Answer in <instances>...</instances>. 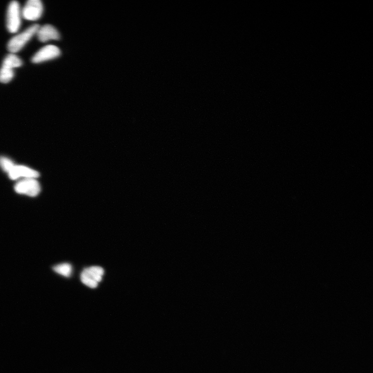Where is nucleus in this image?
<instances>
[{"instance_id":"obj_1","label":"nucleus","mask_w":373,"mask_h":373,"mask_svg":"<svg viewBox=\"0 0 373 373\" xmlns=\"http://www.w3.org/2000/svg\"><path fill=\"white\" fill-rule=\"evenodd\" d=\"M39 25H33L24 32L14 36L7 45V49L12 53L20 51L36 34L40 28Z\"/></svg>"},{"instance_id":"obj_2","label":"nucleus","mask_w":373,"mask_h":373,"mask_svg":"<svg viewBox=\"0 0 373 373\" xmlns=\"http://www.w3.org/2000/svg\"><path fill=\"white\" fill-rule=\"evenodd\" d=\"M20 5L17 1H12L9 4L6 16V26L9 32L14 33L19 30L21 25Z\"/></svg>"},{"instance_id":"obj_3","label":"nucleus","mask_w":373,"mask_h":373,"mask_svg":"<svg viewBox=\"0 0 373 373\" xmlns=\"http://www.w3.org/2000/svg\"><path fill=\"white\" fill-rule=\"evenodd\" d=\"M15 192L19 194L30 197L37 196L41 192V186L35 178H27L16 183L14 187Z\"/></svg>"},{"instance_id":"obj_4","label":"nucleus","mask_w":373,"mask_h":373,"mask_svg":"<svg viewBox=\"0 0 373 373\" xmlns=\"http://www.w3.org/2000/svg\"><path fill=\"white\" fill-rule=\"evenodd\" d=\"M104 275V270L99 267H92L85 269L80 275V279L87 286L95 288L101 281Z\"/></svg>"},{"instance_id":"obj_5","label":"nucleus","mask_w":373,"mask_h":373,"mask_svg":"<svg viewBox=\"0 0 373 373\" xmlns=\"http://www.w3.org/2000/svg\"><path fill=\"white\" fill-rule=\"evenodd\" d=\"M43 12V5L40 0H29L24 6L22 15L26 20L34 21L39 19Z\"/></svg>"},{"instance_id":"obj_6","label":"nucleus","mask_w":373,"mask_h":373,"mask_svg":"<svg viewBox=\"0 0 373 373\" xmlns=\"http://www.w3.org/2000/svg\"><path fill=\"white\" fill-rule=\"evenodd\" d=\"M61 51L54 45L45 46L36 52L32 58V62L34 63H42L57 58L60 55Z\"/></svg>"},{"instance_id":"obj_7","label":"nucleus","mask_w":373,"mask_h":373,"mask_svg":"<svg viewBox=\"0 0 373 373\" xmlns=\"http://www.w3.org/2000/svg\"><path fill=\"white\" fill-rule=\"evenodd\" d=\"M8 174L9 177L12 180L20 177L36 178L40 176L38 172L23 166L15 165Z\"/></svg>"},{"instance_id":"obj_8","label":"nucleus","mask_w":373,"mask_h":373,"mask_svg":"<svg viewBox=\"0 0 373 373\" xmlns=\"http://www.w3.org/2000/svg\"><path fill=\"white\" fill-rule=\"evenodd\" d=\"M36 35L42 42H47L50 40H58L60 36L58 30L51 25H46L40 26Z\"/></svg>"},{"instance_id":"obj_9","label":"nucleus","mask_w":373,"mask_h":373,"mask_svg":"<svg viewBox=\"0 0 373 373\" xmlns=\"http://www.w3.org/2000/svg\"><path fill=\"white\" fill-rule=\"evenodd\" d=\"M22 65V60L15 54L11 53L4 58L2 67L14 70V68L21 67Z\"/></svg>"},{"instance_id":"obj_10","label":"nucleus","mask_w":373,"mask_h":373,"mask_svg":"<svg viewBox=\"0 0 373 373\" xmlns=\"http://www.w3.org/2000/svg\"><path fill=\"white\" fill-rule=\"evenodd\" d=\"M54 272L62 276L69 277L72 274V268L69 263H62L54 266L52 268Z\"/></svg>"},{"instance_id":"obj_11","label":"nucleus","mask_w":373,"mask_h":373,"mask_svg":"<svg viewBox=\"0 0 373 373\" xmlns=\"http://www.w3.org/2000/svg\"><path fill=\"white\" fill-rule=\"evenodd\" d=\"M14 76V70L2 67L0 69V82L2 83L6 84L9 83Z\"/></svg>"},{"instance_id":"obj_12","label":"nucleus","mask_w":373,"mask_h":373,"mask_svg":"<svg viewBox=\"0 0 373 373\" xmlns=\"http://www.w3.org/2000/svg\"><path fill=\"white\" fill-rule=\"evenodd\" d=\"M15 166V164L11 159L5 157H0V167L7 174Z\"/></svg>"}]
</instances>
